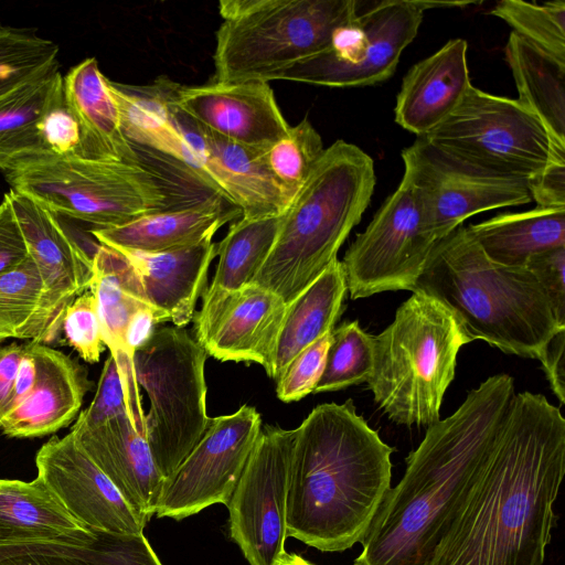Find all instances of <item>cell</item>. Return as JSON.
I'll list each match as a JSON object with an SVG mask.
<instances>
[{
	"mask_svg": "<svg viewBox=\"0 0 565 565\" xmlns=\"http://www.w3.org/2000/svg\"><path fill=\"white\" fill-rule=\"evenodd\" d=\"M436 242L425 230L414 186L402 178L341 262L351 299L384 291L413 292Z\"/></svg>",
	"mask_w": 565,
	"mask_h": 565,
	"instance_id": "13",
	"label": "cell"
},
{
	"mask_svg": "<svg viewBox=\"0 0 565 565\" xmlns=\"http://www.w3.org/2000/svg\"><path fill=\"white\" fill-rule=\"evenodd\" d=\"M564 475L561 409L540 393H515L423 565H543Z\"/></svg>",
	"mask_w": 565,
	"mask_h": 565,
	"instance_id": "1",
	"label": "cell"
},
{
	"mask_svg": "<svg viewBox=\"0 0 565 565\" xmlns=\"http://www.w3.org/2000/svg\"><path fill=\"white\" fill-rule=\"evenodd\" d=\"M206 358L205 349L178 327L157 329L134 354L137 382L150 402L149 412L145 413V438L164 482L210 424Z\"/></svg>",
	"mask_w": 565,
	"mask_h": 565,
	"instance_id": "9",
	"label": "cell"
},
{
	"mask_svg": "<svg viewBox=\"0 0 565 565\" xmlns=\"http://www.w3.org/2000/svg\"><path fill=\"white\" fill-rule=\"evenodd\" d=\"M214 194L184 207L162 210L126 224L93 228L98 243L115 249L160 253L196 245L207 239L227 222L242 217L239 209L227 207Z\"/></svg>",
	"mask_w": 565,
	"mask_h": 565,
	"instance_id": "27",
	"label": "cell"
},
{
	"mask_svg": "<svg viewBox=\"0 0 565 565\" xmlns=\"http://www.w3.org/2000/svg\"><path fill=\"white\" fill-rule=\"evenodd\" d=\"M4 175L12 191L94 228L126 224L168 203L164 184L141 163L49 158Z\"/></svg>",
	"mask_w": 565,
	"mask_h": 565,
	"instance_id": "8",
	"label": "cell"
},
{
	"mask_svg": "<svg viewBox=\"0 0 565 565\" xmlns=\"http://www.w3.org/2000/svg\"><path fill=\"white\" fill-rule=\"evenodd\" d=\"M36 478L81 524L93 532L143 533L140 518L70 431L51 437L35 456Z\"/></svg>",
	"mask_w": 565,
	"mask_h": 565,
	"instance_id": "16",
	"label": "cell"
},
{
	"mask_svg": "<svg viewBox=\"0 0 565 565\" xmlns=\"http://www.w3.org/2000/svg\"><path fill=\"white\" fill-rule=\"evenodd\" d=\"M514 394L512 376L491 375L450 416L427 426L360 542L354 565H423L488 456Z\"/></svg>",
	"mask_w": 565,
	"mask_h": 565,
	"instance_id": "2",
	"label": "cell"
},
{
	"mask_svg": "<svg viewBox=\"0 0 565 565\" xmlns=\"http://www.w3.org/2000/svg\"><path fill=\"white\" fill-rule=\"evenodd\" d=\"M373 363V335L358 320L331 331L326 363L313 393L339 391L367 381Z\"/></svg>",
	"mask_w": 565,
	"mask_h": 565,
	"instance_id": "35",
	"label": "cell"
},
{
	"mask_svg": "<svg viewBox=\"0 0 565 565\" xmlns=\"http://www.w3.org/2000/svg\"><path fill=\"white\" fill-rule=\"evenodd\" d=\"M58 45L26 29L0 25V97L57 63Z\"/></svg>",
	"mask_w": 565,
	"mask_h": 565,
	"instance_id": "38",
	"label": "cell"
},
{
	"mask_svg": "<svg viewBox=\"0 0 565 565\" xmlns=\"http://www.w3.org/2000/svg\"><path fill=\"white\" fill-rule=\"evenodd\" d=\"M420 0L358 2L355 18L333 35L331 47L285 72L279 79L329 87H359L388 79L423 21Z\"/></svg>",
	"mask_w": 565,
	"mask_h": 565,
	"instance_id": "11",
	"label": "cell"
},
{
	"mask_svg": "<svg viewBox=\"0 0 565 565\" xmlns=\"http://www.w3.org/2000/svg\"><path fill=\"white\" fill-rule=\"evenodd\" d=\"M281 217H241L216 244L218 263L194 320L195 340L202 347L232 298L253 282L275 243Z\"/></svg>",
	"mask_w": 565,
	"mask_h": 565,
	"instance_id": "26",
	"label": "cell"
},
{
	"mask_svg": "<svg viewBox=\"0 0 565 565\" xmlns=\"http://www.w3.org/2000/svg\"><path fill=\"white\" fill-rule=\"evenodd\" d=\"M96 539L38 479H0V548L86 547Z\"/></svg>",
	"mask_w": 565,
	"mask_h": 565,
	"instance_id": "23",
	"label": "cell"
},
{
	"mask_svg": "<svg viewBox=\"0 0 565 565\" xmlns=\"http://www.w3.org/2000/svg\"><path fill=\"white\" fill-rule=\"evenodd\" d=\"M12 554H14L13 548H0V559Z\"/></svg>",
	"mask_w": 565,
	"mask_h": 565,
	"instance_id": "52",
	"label": "cell"
},
{
	"mask_svg": "<svg viewBox=\"0 0 565 565\" xmlns=\"http://www.w3.org/2000/svg\"><path fill=\"white\" fill-rule=\"evenodd\" d=\"M358 0H222L215 82H267L331 47Z\"/></svg>",
	"mask_w": 565,
	"mask_h": 565,
	"instance_id": "7",
	"label": "cell"
},
{
	"mask_svg": "<svg viewBox=\"0 0 565 565\" xmlns=\"http://www.w3.org/2000/svg\"><path fill=\"white\" fill-rule=\"evenodd\" d=\"M467 50L463 39L450 40L408 70L396 96V124L422 137L457 108L472 85Z\"/></svg>",
	"mask_w": 565,
	"mask_h": 565,
	"instance_id": "24",
	"label": "cell"
},
{
	"mask_svg": "<svg viewBox=\"0 0 565 565\" xmlns=\"http://www.w3.org/2000/svg\"><path fill=\"white\" fill-rule=\"evenodd\" d=\"M536 360L561 405L565 403V328L558 329L543 347Z\"/></svg>",
	"mask_w": 565,
	"mask_h": 565,
	"instance_id": "47",
	"label": "cell"
},
{
	"mask_svg": "<svg viewBox=\"0 0 565 565\" xmlns=\"http://www.w3.org/2000/svg\"><path fill=\"white\" fill-rule=\"evenodd\" d=\"M135 267L151 306L174 327L183 328L194 316L205 289L210 265L216 256L212 239L160 253L121 250Z\"/></svg>",
	"mask_w": 565,
	"mask_h": 565,
	"instance_id": "28",
	"label": "cell"
},
{
	"mask_svg": "<svg viewBox=\"0 0 565 565\" xmlns=\"http://www.w3.org/2000/svg\"><path fill=\"white\" fill-rule=\"evenodd\" d=\"M172 100L195 124L249 148L265 150L290 128L267 82L174 84Z\"/></svg>",
	"mask_w": 565,
	"mask_h": 565,
	"instance_id": "17",
	"label": "cell"
},
{
	"mask_svg": "<svg viewBox=\"0 0 565 565\" xmlns=\"http://www.w3.org/2000/svg\"><path fill=\"white\" fill-rule=\"evenodd\" d=\"M88 290L96 299L104 342L121 375L130 422L145 437V412L134 358L125 345V332L136 311L154 307L149 303L140 278L129 259L119 250L100 243L93 256Z\"/></svg>",
	"mask_w": 565,
	"mask_h": 565,
	"instance_id": "20",
	"label": "cell"
},
{
	"mask_svg": "<svg viewBox=\"0 0 565 565\" xmlns=\"http://www.w3.org/2000/svg\"><path fill=\"white\" fill-rule=\"evenodd\" d=\"M330 342L331 332L307 347L290 361L277 380L276 393L280 401H299L313 393L324 367Z\"/></svg>",
	"mask_w": 565,
	"mask_h": 565,
	"instance_id": "42",
	"label": "cell"
},
{
	"mask_svg": "<svg viewBox=\"0 0 565 565\" xmlns=\"http://www.w3.org/2000/svg\"><path fill=\"white\" fill-rule=\"evenodd\" d=\"M296 428L264 426L227 503L230 534L249 565H279Z\"/></svg>",
	"mask_w": 565,
	"mask_h": 565,
	"instance_id": "14",
	"label": "cell"
},
{
	"mask_svg": "<svg viewBox=\"0 0 565 565\" xmlns=\"http://www.w3.org/2000/svg\"><path fill=\"white\" fill-rule=\"evenodd\" d=\"M75 553L97 565H162L143 533L96 532L95 541Z\"/></svg>",
	"mask_w": 565,
	"mask_h": 565,
	"instance_id": "41",
	"label": "cell"
},
{
	"mask_svg": "<svg viewBox=\"0 0 565 565\" xmlns=\"http://www.w3.org/2000/svg\"><path fill=\"white\" fill-rule=\"evenodd\" d=\"M63 77L57 62L0 97V170L3 173L44 158L39 124Z\"/></svg>",
	"mask_w": 565,
	"mask_h": 565,
	"instance_id": "30",
	"label": "cell"
},
{
	"mask_svg": "<svg viewBox=\"0 0 565 565\" xmlns=\"http://www.w3.org/2000/svg\"><path fill=\"white\" fill-rule=\"evenodd\" d=\"M373 159L337 140L326 148L282 213L275 243L253 285L286 303L338 259V252L367 209L375 186Z\"/></svg>",
	"mask_w": 565,
	"mask_h": 565,
	"instance_id": "5",
	"label": "cell"
},
{
	"mask_svg": "<svg viewBox=\"0 0 565 565\" xmlns=\"http://www.w3.org/2000/svg\"><path fill=\"white\" fill-rule=\"evenodd\" d=\"M414 291L440 301L469 342L481 340L508 354L536 359L565 328L534 275L489 259L462 225L436 242Z\"/></svg>",
	"mask_w": 565,
	"mask_h": 565,
	"instance_id": "4",
	"label": "cell"
},
{
	"mask_svg": "<svg viewBox=\"0 0 565 565\" xmlns=\"http://www.w3.org/2000/svg\"><path fill=\"white\" fill-rule=\"evenodd\" d=\"M38 376L31 392L0 420L3 435L34 438L68 426L92 387L86 371L65 353L31 341Z\"/></svg>",
	"mask_w": 565,
	"mask_h": 565,
	"instance_id": "22",
	"label": "cell"
},
{
	"mask_svg": "<svg viewBox=\"0 0 565 565\" xmlns=\"http://www.w3.org/2000/svg\"><path fill=\"white\" fill-rule=\"evenodd\" d=\"M71 433L94 463L147 523L164 486L148 443L121 414L96 426L74 423Z\"/></svg>",
	"mask_w": 565,
	"mask_h": 565,
	"instance_id": "21",
	"label": "cell"
},
{
	"mask_svg": "<svg viewBox=\"0 0 565 565\" xmlns=\"http://www.w3.org/2000/svg\"><path fill=\"white\" fill-rule=\"evenodd\" d=\"M29 258V250L7 195L0 203V275L14 269Z\"/></svg>",
	"mask_w": 565,
	"mask_h": 565,
	"instance_id": "46",
	"label": "cell"
},
{
	"mask_svg": "<svg viewBox=\"0 0 565 565\" xmlns=\"http://www.w3.org/2000/svg\"><path fill=\"white\" fill-rule=\"evenodd\" d=\"M279 565H315L298 554L286 553Z\"/></svg>",
	"mask_w": 565,
	"mask_h": 565,
	"instance_id": "51",
	"label": "cell"
},
{
	"mask_svg": "<svg viewBox=\"0 0 565 565\" xmlns=\"http://www.w3.org/2000/svg\"><path fill=\"white\" fill-rule=\"evenodd\" d=\"M61 331L66 343L85 362L96 363L99 361L106 344L96 299L89 290L76 297L65 309Z\"/></svg>",
	"mask_w": 565,
	"mask_h": 565,
	"instance_id": "40",
	"label": "cell"
},
{
	"mask_svg": "<svg viewBox=\"0 0 565 565\" xmlns=\"http://www.w3.org/2000/svg\"><path fill=\"white\" fill-rule=\"evenodd\" d=\"M262 427L260 414L249 405L211 417L203 437L164 482L157 518L183 520L216 503L227 505Z\"/></svg>",
	"mask_w": 565,
	"mask_h": 565,
	"instance_id": "15",
	"label": "cell"
},
{
	"mask_svg": "<svg viewBox=\"0 0 565 565\" xmlns=\"http://www.w3.org/2000/svg\"><path fill=\"white\" fill-rule=\"evenodd\" d=\"M39 131L44 151L43 159L104 160L66 102L63 83L55 92L50 107L42 117Z\"/></svg>",
	"mask_w": 565,
	"mask_h": 565,
	"instance_id": "39",
	"label": "cell"
},
{
	"mask_svg": "<svg viewBox=\"0 0 565 565\" xmlns=\"http://www.w3.org/2000/svg\"><path fill=\"white\" fill-rule=\"evenodd\" d=\"M516 98L542 124L551 139L565 147V63L511 32L504 47Z\"/></svg>",
	"mask_w": 565,
	"mask_h": 565,
	"instance_id": "33",
	"label": "cell"
},
{
	"mask_svg": "<svg viewBox=\"0 0 565 565\" xmlns=\"http://www.w3.org/2000/svg\"><path fill=\"white\" fill-rule=\"evenodd\" d=\"M286 306L278 295L247 285L228 302L203 348L218 361L258 363L274 379L276 348Z\"/></svg>",
	"mask_w": 565,
	"mask_h": 565,
	"instance_id": "25",
	"label": "cell"
},
{
	"mask_svg": "<svg viewBox=\"0 0 565 565\" xmlns=\"http://www.w3.org/2000/svg\"><path fill=\"white\" fill-rule=\"evenodd\" d=\"M490 13L508 23L518 35L565 63V1L544 3L498 1Z\"/></svg>",
	"mask_w": 565,
	"mask_h": 565,
	"instance_id": "36",
	"label": "cell"
},
{
	"mask_svg": "<svg viewBox=\"0 0 565 565\" xmlns=\"http://www.w3.org/2000/svg\"><path fill=\"white\" fill-rule=\"evenodd\" d=\"M422 137L482 169L526 180L547 164L555 150L565 149L518 99L473 85L457 108Z\"/></svg>",
	"mask_w": 565,
	"mask_h": 565,
	"instance_id": "10",
	"label": "cell"
},
{
	"mask_svg": "<svg viewBox=\"0 0 565 565\" xmlns=\"http://www.w3.org/2000/svg\"><path fill=\"white\" fill-rule=\"evenodd\" d=\"M167 321V317L152 307L136 311L125 332V345L128 353L134 358L135 352L149 342L157 330V324Z\"/></svg>",
	"mask_w": 565,
	"mask_h": 565,
	"instance_id": "49",
	"label": "cell"
},
{
	"mask_svg": "<svg viewBox=\"0 0 565 565\" xmlns=\"http://www.w3.org/2000/svg\"><path fill=\"white\" fill-rule=\"evenodd\" d=\"M2 342V340L0 339V343Z\"/></svg>",
	"mask_w": 565,
	"mask_h": 565,
	"instance_id": "53",
	"label": "cell"
},
{
	"mask_svg": "<svg viewBox=\"0 0 565 565\" xmlns=\"http://www.w3.org/2000/svg\"><path fill=\"white\" fill-rule=\"evenodd\" d=\"M7 195L44 284L51 343L61 332L65 309L89 288L94 254L71 236L54 212L15 191Z\"/></svg>",
	"mask_w": 565,
	"mask_h": 565,
	"instance_id": "19",
	"label": "cell"
},
{
	"mask_svg": "<svg viewBox=\"0 0 565 565\" xmlns=\"http://www.w3.org/2000/svg\"><path fill=\"white\" fill-rule=\"evenodd\" d=\"M8 338L50 343L44 284L30 256L0 275V339Z\"/></svg>",
	"mask_w": 565,
	"mask_h": 565,
	"instance_id": "34",
	"label": "cell"
},
{
	"mask_svg": "<svg viewBox=\"0 0 565 565\" xmlns=\"http://www.w3.org/2000/svg\"><path fill=\"white\" fill-rule=\"evenodd\" d=\"M121 414H128L124 383L117 363L109 354L104 363L95 396L88 407L79 413L75 423L96 426Z\"/></svg>",
	"mask_w": 565,
	"mask_h": 565,
	"instance_id": "43",
	"label": "cell"
},
{
	"mask_svg": "<svg viewBox=\"0 0 565 565\" xmlns=\"http://www.w3.org/2000/svg\"><path fill=\"white\" fill-rule=\"evenodd\" d=\"M467 228L492 262L525 267L532 256L565 246V207L503 213Z\"/></svg>",
	"mask_w": 565,
	"mask_h": 565,
	"instance_id": "31",
	"label": "cell"
},
{
	"mask_svg": "<svg viewBox=\"0 0 565 565\" xmlns=\"http://www.w3.org/2000/svg\"><path fill=\"white\" fill-rule=\"evenodd\" d=\"M326 148L319 132L305 118L269 146L265 161L290 200L309 178Z\"/></svg>",
	"mask_w": 565,
	"mask_h": 565,
	"instance_id": "37",
	"label": "cell"
},
{
	"mask_svg": "<svg viewBox=\"0 0 565 565\" xmlns=\"http://www.w3.org/2000/svg\"><path fill=\"white\" fill-rule=\"evenodd\" d=\"M467 343L457 319L440 301L413 291L388 327L373 335L366 384L375 403L399 425L436 423L457 355Z\"/></svg>",
	"mask_w": 565,
	"mask_h": 565,
	"instance_id": "6",
	"label": "cell"
},
{
	"mask_svg": "<svg viewBox=\"0 0 565 565\" xmlns=\"http://www.w3.org/2000/svg\"><path fill=\"white\" fill-rule=\"evenodd\" d=\"M23 353L24 343L0 347V420L9 411Z\"/></svg>",
	"mask_w": 565,
	"mask_h": 565,
	"instance_id": "50",
	"label": "cell"
},
{
	"mask_svg": "<svg viewBox=\"0 0 565 565\" xmlns=\"http://www.w3.org/2000/svg\"><path fill=\"white\" fill-rule=\"evenodd\" d=\"M532 201L540 207H565V149L555 150L547 164L527 180Z\"/></svg>",
	"mask_w": 565,
	"mask_h": 565,
	"instance_id": "45",
	"label": "cell"
},
{
	"mask_svg": "<svg viewBox=\"0 0 565 565\" xmlns=\"http://www.w3.org/2000/svg\"><path fill=\"white\" fill-rule=\"evenodd\" d=\"M186 139L195 150L199 180L214 194L239 209L243 218L282 214L291 200L271 174L265 150L224 139L195 124L178 109Z\"/></svg>",
	"mask_w": 565,
	"mask_h": 565,
	"instance_id": "18",
	"label": "cell"
},
{
	"mask_svg": "<svg viewBox=\"0 0 565 565\" xmlns=\"http://www.w3.org/2000/svg\"><path fill=\"white\" fill-rule=\"evenodd\" d=\"M393 451L351 399L316 406L296 428L287 537L321 552L360 543L391 488Z\"/></svg>",
	"mask_w": 565,
	"mask_h": 565,
	"instance_id": "3",
	"label": "cell"
},
{
	"mask_svg": "<svg viewBox=\"0 0 565 565\" xmlns=\"http://www.w3.org/2000/svg\"><path fill=\"white\" fill-rule=\"evenodd\" d=\"M525 267L545 291L558 326L565 327V246L532 256Z\"/></svg>",
	"mask_w": 565,
	"mask_h": 565,
	"instance_id": "44",
	"label": "cell"
},
{
	"mask_svg": "<svg viewBox=\"0 0 565 565\" xmlns=\"http://www.w3.org/2000/svg\"><path fill=\"white\" fill-rule=\"evenodd\" d=\"M404 174L414 186L426 232L438 241L470 216L532 201L527 180L465 161L424 137L403 149Z\"/></svg>",
	"mask_w": 565,
	"mask_h": 565,
	"instance_id": "12",
	"label": "cell"
},
{
	"mask_svg": "<svg viewBox=\"0 0 565 565\" xmlns=\"http://www.w3.org/2000/svg\"><path fill=\"white\" fill-rule=\"evenodd\" d=\"M77 547H41L20 551L0 559V565H97L75 553Z\"/></svg>",
	"mask_w": 565,
	"mask_h": 565,
	"instance_id": "48",
	"label": "cell"
},
{
	"mask_svg": "<svg viewBox=\"0 0 565 565\" xmlns=\"http://www.w3.org/2000/svg\"><path fill=\"white\" fill-rule=\"evenodd\" d=\"M347 291L343 265L335 259L287 303L276 348V381L298 353L334 329Z\"/></svg>",
	"mask_w": 565,
	"mask_h": 565,
	"instance_id": "32",
	"label": "cell"
},
{
	"mask_svg": "<svg viewBox=\"0 0 565 565\" xmlns=\"http://www.w3.org/2000/svg\"><path fill=\"white\" fill-rule=\"evenodd\" d=\"M109 82L95 57L85 58L63 77L66 102L102 159L139 164V153L122 131Z\"/></svg>",
	"mask_w": 565,
	"mask_h": 565,
	"instance_id": "29",
	"label": "cell"
}]
</instances>
